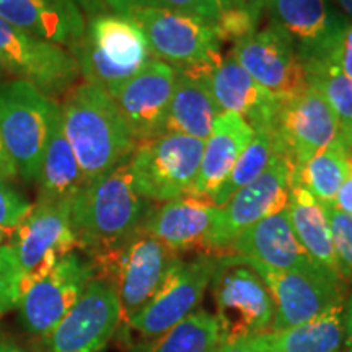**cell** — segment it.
<instances>
[{
  "instance_id": "cell-1",
  "label": "cell",
  "mask_w": 352,
  "mask_h": 352,
  "mask_svg": "<svg viewBox=\"0 0 352 352\" xmlns=\"http://www.w3.org/2000/svg\"><path fill=\"white\" fill-rule=\"evenodd\" d=\"M152 202L132 183L131 158L109 173L83 184L70 204L78 250L88 259L114 252L142 228Z\"/></svg>"
},
{
  "instance_id": "cell-2",
  "label": "cell",
  "mask_w": 352,
  "mask_h": 352,
  "mask_svg": "<svg viewBox=\"0 0 352 352\" xmlns=\"http://www.w3.org/2000/svg\"><path fill=\"white\" fill-rule=\"evenodd\" d=\"M64 132L85 182L109 173L131 158L135 142L107 91L83 82L65 91L59 104Z\"/></svg>"
},
{
  "instance_id": "cell-3",
  "label": "cell",
  "mask_w": 352,
  "mask_h": 352,
  "mask_svg": "<svg viewBox=\"0 0 352 352\" xmlns=\"http://www.w3.org/2000/svg\"><path fill=\"white\" fill-rule=\"evenodd\" d=\"M70 54L85 82L109 96L153 59L140 25L131 15L120 13L90 16L85 34Z\"/></svg>"
},
{
  "instance_id": "cell-4",
  "label": "cell",
  "mask_w": 352,
  "mask_h": 352,
  "mask_svg": "<svg viewBox=\"0 0 352 352\" xmlns=\"http://www.w3.org/2000/svg\"><path fill=\"white\" fill-rule=\"evenodd\" d=\"M182 258L145 230H138L114 252L91 258L95 277L108 280L121 305V324L129 323L155 297Z\"/></svg>"
},
{
  "instance_id": "cell-5",
  "label": "cell",
  "mask_w": 352,
  "mask_h": 352,
  "mask_svg": "<svg viewBox=\"0 0 352 352\" xmlns=\"http://www.w3.org/2000/svg\"><path fill=\"white\" fill-rule=\"evenodd\" d=\"M131 16L142 28L153 59L176 72L208 77L222 63V43L210 21L164 8H135Z\"/></svg>"
},
{
  "instance_id": "cell-6",
  "label": "cell",
  "mask_w": 352,
  "mask_h": 352,
  "mask_svg": "<svg viewBox=\"0 0 352 352\" xmlns=\"http://www.w3.org/2000/svg\"><path fill=\"white\" fill-rule=\"evenodd\" d=\"M220 341H236L271 331L274 298L253 267L235 253L219 254L212 280Z\"/></svg>"
},
{
  "instance_id": "cell-7",
  "label": "cell",
  "mask_w": 352,
  "mask_h": 352,
  "mask_svg": "<svg viewBox=\"0 0 352 352\" xmlns=\"http://www.w3.org/2000/svg\"><path fill=\"white\" fill-rule=\"evenodd\" d=\"M204 142L165 132L135 145L131 155L132 183L148 202H168L191 191L199 171Z\"/></svg>"
},
{
  "instance_id": "cell-8",
  "label": "cell",
  "mask_w": 352,
  "mask_h": 352,
  "mask_svg": "<svg viewBox=\"0 0 352 352\" xmlns=\"http://www.w3.org/2000/svg\"><path fill=\"white\" fill-rule=\"evenodd\" d=\"M52 101L32 83H0V135L16 171L26 183L36 182L52 111Z\"/></svg>"
},
{
  "instance_id": "cell-9",
  "label": "cell",
  "mask_w": 352,
  "mask_h": 352,
  "mask_svg": "<svg viewBox=\"0 0 352 352\" xmlns=\"http://www.w3.org/2000/svg\"><path fill=\"white\" fill-rule=\"evenodd\" d=\"M292 176V162L276 142L274 155L266 171L219 208L208 240V253H228L230 245L246 228L287 208Z\"/></svg>"
},
{
  "instance_id": "cell-10",
  "label": "cell",
  "mask_w": 352,
  "mask_h": 352,
  "mask_svg": "<svg viewBox=\"0 0 352 352\" xmlns=\"http://www.w3.org/2000/svg\"><path fill=\"white\" fill-rule=\"evenodd\" d=\"M217 258L214 253H197L188 261L179 258L155 297L126 324L124 340L129 341L131 334L140 341L153 340L195 314L212 280Z\"/></svg>"
},
{
  "instance_id": "cell-11",
  "label": "cell",
  "mask_w": 352,
  "mask_h": 352,
  "mask_svg": "<svg viewBox=\"0 0 352 352\" xmlns=\"http://www.w3.org/2000/svg\"><path fill=\"white\" fill-rule=\"evenodd\" d=\"M236 256L258 272L274 298L276 315L271 331L298 327L347 300L346 280L324 267L310 272L274 271L240 254Z\"/></svg>"
},
{
  "instance_id": "cell-12",
  "label": "cell",
  "mask_w": 352,
  "mask_h": 352,
  "mask_svg": "<svg viewBox=\"0 0 352 352\" xmlns=\"http://www.w3.org/2000/svg\"><path fill=\"white\" fill-rule=\"evenodd\" d=\"M70 204L72 201L38 202L10 235L8 245L23 274V292L46 276L60 258L78 250Z\"/></svg>"
},
{
  "instance_id": "cell-13",
  "label": "cell",
  "mask_w": 352,
  "mask_h": 352,
  "mask_svg": "<svg viewBox=\"0 0 352 352\" xmlns=\"http://www.w3.org/2000/svg\"><path fill=\"white\" fill-rule=\"evenodd\" d=\"M94 277L95 270L90 259L77 252L65 254L21 296L19 303L21 328L30 336L46 340L76 305Z\"/></svg>"
},
{
  "instance_id": "cell-14",
  "label": "cell",
  "mask_w": 352,
  "mask_h": 352,
  "mask_svg": "<svg viewBox=\"0 0 352 352\" xmlns=\"http://www.w3.org/2000/svg\"><path fill=\"white\" fill-rule=\"evenodd\" d=\"M0 69L32 83L46 96L69 91L80 77L76 57L57 44L41 41L0 19Z\"/></svg>"
},
{
  "instance_id": "cell-15",
  "label": "cell",
  "mask_w": 352,
  "mask_h": 352,
  "mask_svg": "<svg viewBox=\"0 0 352 352\" xmlns=\"http://www.w3.org/2000/svg\"><path fill=\"white\" fill-rule=\"evenodd\" d=\"M270 21L292 39L305 67L338 56L351 23L328 0H267Z\"/></svg>"
},
{
  "instance_id": "cell-16",
  "label": "cell",
  "mask_w": 352,
  "mask_h": 352,
  "mask_svg": "<svg viewBox=\"0 0 352 352\" xmlns=\"http://www.w3.org/2000/svg\"><path fill=\"white\" fill-rule=\"evenodd\" d=\"M121 327V305L108 280L94 277L46 338L47 352H101Z\"/></svg>"
},
{
  "instance_id": "cell-17",
  "label": "cell",
  "mask_w": 352,
  "mask_h": 352,
  "mask_svg": "<svg viewBox=\"0 0 352 352\" xmlns=\"http://www.w3.org/2000/svg\"><path fill=\"white\" fill-rule=\"evenodd\" d=\"M230 52L259 85L280 101H287L307 90L305 65L292 39L271 21L261 32L233 44Z\"/></svg>"
},
{
  "instance_id": "cell-18",
  "label": "cell",
  "mask_w": 352,
  "mask_h": 352,
  "mask_svg": "<svg viewBox=\"0 0 352 352\" xmlns=\"http://www.w3.org/2000/svg\"><path fill=\"white\" fill-rule=\"evenodd\" d=\"M277 144L294 171L340 138V121L324 95L311 83L302 95L283 101L276 118Z\"/></svg>"
},
{
  "instance_id": "cell-19",
  "label": "cell",
  "mask_w": 352,
  "mask_h": 352,
  "mask_svg": "<svg viewBox=\"0 0 352 352\" xmlns=\"http://www.w3.org/2000/svg\"><path fill=\"white\" fill-rule=\"evenodd\" d=\"M176 70L152 59L111 98L138 144L165 134Z\"/></svg>"
},
{
  "instance_id": "cell-20",
  "label": "cell",
  "mask_w": 352,
  "mask_h": 352,
  "mask_svg": "<svg viewBox=\"0 0 352 352\" xmlns=\"http://www.w3.org/2000/svg\"><path fill=\"white\" fill-rule=\"evenodd\" d=\"M219 208L209 199L184 195L162 206H152L142 230L160 240L171 252L208 253V240Z\"/></svg>"
},
{
  "instance_id": "cell-21",
  "label": "cell",
  "mask_w": 352,
  "mask_h": 352,
  "mask_svg": "<svg viewBox=\"0 0 352 352\" xmlns=\"http://www.w3.org/2000/svg\"><path fill=\"white\" fill-rule=\"evenodd\" d=\"M206 78L220 113L239 114L253 131L274 127L283 101L259 85L232 52Z\"/></svg>"
},
{
  "instance_id": "cell-22",
  "label": "cell",
  "mask_w": 352,
  "mask_h": 352,
  "mask_svg": "<svg viewBox=\"0 0 352 352\" xmlns=\"http://www.w3.org/2000/svg\"><path fill=\"white\" fill-rule=\"evenodd\" d=\"M228 253L240 254L274 271L310 272L323 267L300 245L285 209L246 228L230 245Z\"/></svg>"
},
{
  "instance_id": "cell-23",
  "label": "cell",
  "mask_w": 352,
  "mask_h": 352,
  "mask_svg": "<svg viewBox=\"0 0 352 352\" xmlns=\"http://www.w3.org/2000/svg\"><path fill=\"white\" fill-rule=\"evenodd\" d=\"M0 19L41 41L70 51L85 34V13L74 0H0Z\"/></svg>"
},
{
  "instance_id": "cell-24",
  "label": "cell",
  "mask_w": 352,
  "mask_h": 352,
  "mask_svg": "<svg viewBox=\"0 0 352 352\" xmlns=\"http://www.w3.org/2000/svg\"><path fill=\"white\" fill-rule=\"evenodd\" d=\"M252 138L253 129L239 114H219L214 121L209 139L204 142L199 171L188 195L210 201Z\"/></svg>"
},
{
  "instance_id": "cell-25",
  "label": "cell",
  "mask_w": 352,
  "mask_h": 352,
  "mask_svg": "<svg viewBox=\"0 0 352 352\" xmlns=\"http://www.w3.org/2000/svg\"><path fill=\"white\" fill-rule=\"evenodd\" d=\"M34 183H38L39 188L38 202L72 201L87 183L76 153L65 138L63 113L56 101L52 104L41 166Z\"/></svg>"
},
{
  "instance_id": "cell-26",
  "label": "cell",
  "mask_w": 352,
  "mask_h": 352,
  "mask_svg": "<svg viewBox=\"0 0 352 352\" xmlns=\"http://www.w3.org/2000/svg\"><path fill=\"white\" fill-rule=\"evenodd\" d=\"M346 302L329 307L298 327L252 336L263 352H341L344 344Z\"/></svg>"
},
{
  "instance_id": "cell-27",
  "label": "cell",
  "mask_w": 352,
  "mask_h": 352,
  "mask_svg": "<svg viewBox=\"0 0 352 352\" xmlns=\"http://www.w3.org/2000/svg\"><path fill=\"white\" fill-rule=\"evenodd\" d=\"M220 109L215 103L206 77L176 72L165 132H178L199 139H209Z\"/></svg>"
},
{
  "instance_id": "cell-28",
  "label": "cell",
  "mask_w": 352,
  "mask_h": 352,
  "mask_svg": "<svg viewBox=\"0 0 352 352\" xmlns=\"http://www.w3.org/2000/svg\"><path fill=\"white\" fill-rule=\"evenodd\" d=\"M285 210L294 233L311 259L340 276L331 232L321 202L303 186L292 184Z\"/></svg>"
},
{
  "instance_id": "cell-29",
  "label": "cell",
  "mask_w": 352,
  "mask_h": 352,
  "mask_svg": "<svg viewBox=\"0 0 352 352\" xmlns=\"http://www.w3.org/2000/svg\"><path fill=\"white\" fill-rule=\"evenodd\" d=\"M352 153L340 139L314 155L300 170L294 171L292 184L303 186L321 204H334L338 191L351 173Z\"/></svg>"
},
{
  "instance_id": "cell-30",
  "label": "cell",
  "mask_w": 352,
  "mask_h": 352,
  "mask_svg": "<svg viewBox=\"0 0 352 352\" xmlns=\"http://www.w3.org/2000/svg\"><path fill=\"white\" fill-rule=\"evenodd\" d=\"M219 342L217 318L199 310L162 336L132 344L129 352H210Z\"/></svg>"
},
{
  "instance_id": "cell-31",
  "label": "cell",
  "mask_w": 352,
  "mask_h": 352,
  "mask_svg": "<svg viewBox=\"0 0 352 352\" xmlns=\"http://www.w3.org/2000/svg\"><path fill=\"white\" fill-rule=\"evenodd\" d=\"M276 142L274 127H263V129L253 131L252 140L246 145L243 153L239 157L223 183L210 197V202L217 208H222L236 191L259 178L271 164V158L276 151Z\"/></svg>"
},
{
  "instance_id": "cell-32",
  "label": "cell",
  "mask_w": 352,
  "mask_h": 352,
  "mask_svg": "<svg viewBox=\"0 0 352 352\" xmlns=\"http://www.w3.org/2000/svg\"><path fill=\"white\" fill-rule=\"evenodd\" d=\"M305 72L308 83L318 88L336 113L340 121L338 139L352 153V80L342 74L336 57L324 64L305 67Z\"/></svg>"
},
{
  "instance_id": "cell-33",
  "label": "cell",
  "mask_w": 352,
  "mask_h": 352,
  "mask_svg": "<svg viewBox=\"0 0 352 352\" xmlns=\"http://www.w3.org/2000/svg\"><path fill=\"white\" fill-rule=\"evenodd\" d=\"M321 206L328 219L340 276L346 283H352V215L342 212L334 204Z\"/></svg>"
},
{
  "instance_id": "cell-34",
  "label": "cell",
  "mask_w": 352,
  "mask_h": 352,
  "mask_svg": "<svg viewBox=\"0 0 352 352\" xmlns=\"http://www.w3.org/2000/svg\"><path fill=\"white\" fill-rule=\"evenodd\" d=\"M23 294V274L10 245H0V320L19 307Z\"/></svg>"
},
{
  "instance_id": "cell-35",
  "label": "cell",
  "mask_w": 352,
  "mask_h": 352,
  "mask_svg": "<svg viewBox=\"0 0 352 352\" xmlns=\"http://www.w3.org/2000/svg\"><path fill=\"white\" fill-rule=\"evenodd\" d=\"M259 21L261 16L240 8H228L219 13L217 20L214 21V28L220 43L227 41L235 44L256 33Z\"/></svg>"
},
{
  "instance_id": "cell-36",
  "label": "cell",
  "mask_w": 352,
  "mask_h": 352,
  "mask_svg": "<svg viewBox=\"0 0 352 352\" xmlns=\"http://www.w3.org/2000/svg\"><path fill=\"white\" fill-rule=\"evenodd\" d=\"M33 206L10 182L0 179V233H12L21 226Z\"/></svg>"
},
{
  "instance_id": "cell-37",
  "label": "cell",
  "mask_w": 352,
  "mask_h": 352,
  "mask_svg": "<svg viewBox=\"0 0 352 352\" xmlns=\"http://www.w3.org/2000/svg\"><path fill=\"white\" fill-rule=\"evenodd\" d=\"M142 8H164L199 16L214 23L219 16V7L215 0H142Z\"/></svg>"
},
{
  "instance_id": "cell-38",
  "label": "cell",
  "mask_w": 352,
  "mask_h": 352,
  "mask_svg": "<svg viewBox=\"0 0 352 352\" xmlns=\"http://www.w3.org/2000/svg\"><path fill=\"white\" fill-rule=\"evenodd\" d=\"M219 10H228V8H240L253 15L263 16V10L266 8L267 0H215Z\"/></svg>"
},
{
  "instance_id": "cell-39",
  "label": "cell",
  "mask_w": 352,
  "mask_h": 352,
  "mask_svg": "<svg viewBox=\"0 0 352 352\" xmlns=\"http://www.w3.org/2000/svg\"><path fill=\"white\" fill-rule=\"evenodd\" d=\"M104 13L131 15L135 8H142V0H98Z\"/></svg>"
},
{
  "instance_id": "cell-40",
  "label": "cell",
  "mask_w": 352,
  "mask_h": 352,
  "mask_svg": "<svg viewBox=\"0 0 352 352\" xmlns=\"http://www.w3.org/2000/svg\"><path fill=\"white\" fill-rule=\"evenodd\" d=\"M210 352H263L252 341V338L236 341H220Z\"/></svg>"
},
{
  "instance_id": "cell-41",
  "label": "cell",
  "mask_w": 352,
  "mask_h": 352,
  "mask_svg": "<svg viewBox=\"0 0 352 352\" xmlns=\"http://www.w3.org/2000/svg\"><path fill=\"white\" fill-rule=\"evenodd\" d=\"M16 175H19V171H16V166L13 164L12 157L8 155L6 144H3L2 135H0V179L12 182Z\"/></svg>"
},
{
  "instance_id": "cell-42",
  "label": "cell",
  "mask_w": 352,
  "mask_h": 352,
  "mask_svg": "<svg viewBox=\"0 0 352 352\" xmlns=\"http://www.w3.org/2000/svg\"><path fill=\"white\" fill-rule=\"evenodd\" d=\"M344 331L346 338L344 342L349 347V352H352V292L346 300V311H344Z\"/></svg>"
},
{
  "instance_id": "cell-43",
  "label": "cell",
  "mask_w": 352,
  "mask_h": 352,
  "mask_svg": "<svg viewBox=\"0 0 352 352\" xmlns=\"http://www.w3.org/2000/svg\"><path fill=\"white\" fill-rule=\"evenodd\" d=\"M0 352H30L7 333H0Z\"/></svg>"
},
{
  "instance_id": "cell-44",
  "label": "cell",
  "mask_w": 352,
  "mask_h": 352,
  "mask_svg": "<svg viewBox=\"0 0 352 352\" xmlns=\"http://www.w3.org/2000/svg\"><path fill=\"white\" fill-rule=\"evenodd\" d=\"M74 2L82 8V12L85 13V15H88V19H90V16L100 15V13H104L103 8H101L98 3V0H74Z\"/></svg>"
},
{
  "instance_id": "cell-45",
  "label": "cell",
  "mask_w": 352,
  "mask_h": 352,
  "mask_svg": "<svg viewBox=\"0 0 352 352\" xmlns=\"http://www.w3.org/2000/svg\"><path fill=\"white\" fill-rule=\"evenodd\" d=\"M334 2H336V6L341 8L347 19L352 20V0H334Z\"/></svg>"
},
{
  "instance_id": "cell-46",
  "label": "cell",
  "mask_w": 352,
  "mask_h": 352,
  "mask_svg": "<svg viewBox=\"0 0 352 352\" xmlns=\"http://www.w3.org/2000/svg\"><path fill=\"white\" fill-rule=\"evenodd\" d=\"M342 44H344L346 47H349V50H352V25L347 26L344 38H342Z\"/></svg>"
},
{
  "instance_id": "cell-47",
  "label": "cell",
  "mask_w": 352,
  "mask_h": 352,
  "mask_svg": "<svg viewBox=\"0 0 352 352\" xmlns=\"http://www.w3.org/2000/svg\"><path fill=\"white\" fill-rule=\"evenodd\" d=\"M3 239H6V235H3V233H0V245L3 243Z\"/></svg>"
},
{
  "instance_id": "cell-48",
  "label": "cell",
  "mask_w": 352,
  "mask_h": 352,
  "mask_svg": "<svg viewBox=\"0 0 352 352\" xmlns=\"http://www.w3.org/2000/svg\"><path fill=\"white\" fill-rule=\"evenodd\" d=\"M349 165H351V170H352V155H351V158H349Z\"/></svg>"
},
{
  "instance_id": "cell-49",
  "label": "cell",
  "mask_w": 352,
  "mask_h": 352,
  "mask_svg": "<svg viewBox=\"0 0 352 352\" xmlns=\"http://www.w3.org/2000/svg\"><path fill=\"white\" fill-rule=\"evenodd\" d=\"M0 76H2V69H0Z\"/></svg>"
},
{
  "instance_id": "cell-50",
  "label": "cell",
  "mask_w": 352,
  "mask_h": 352,
  "mask_svg": "<svg viewBox=\"0 0 352 352\" xmlns=\"http://www.w3.org/2000/svg\"><path fill=\"white\" fill-rule=\"evenodd\" d=\"M347 352H349V351H347Z\"/></svg>"
}]
</instances>
